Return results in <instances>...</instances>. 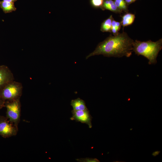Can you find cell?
<instances>
[{"label": "cell", "mask_w": 162, "mask_h": 162, "mask_svg": "<svg viewBox=\"0 0 162 162\" xmlns=\"http://www.w3.org/2000/svg\"><path fill=\"white\" fill-rule=\"evenodd\" d=\"M72 116L70 118L72 120H75L87 124L89 128H92L91 121L92 117L90 114L88 110H72Z\"/></svg>", "instance_id": "6"}, {"label": "cell", "mask_w": 162, "mask_h": 162, "mask_svg": "<svg viewBox=\"0 0 162 162\" xmlns=\"http://www.w3.org/2000/svg\"><path fill=\"white\" fill-rule=\"evenodd\" d=\"M135 18L134 14L130 13L126 14L122 17V21L121 22V25L125 27L131 24Z\"/></svg>", "instance_id": "11"}, {"label": "cell", "mask_w": 162, "mask_h": 162, "mask_svg": "<svg viewBox=\"0 0 162 162\" xmlns=\"http://www.w3.org/2000/svg\"><path fill=\"white\" fill-rule=\"evenodd\" d=\"M162 47V39L156 42L151 40L141 41L137 40L134 41L133 51L138 56L142 55L148 60L149 64L157 63V58Z\"/></svg>", "instance_id": "2"}, {"label": "cell", "mask_w": 162, "mask_h": 162, "mask_svg": "<svg viewBox=\"0 0 162 162\" xmlns=\"http://www.w3.org/2000/svg\"><path fill=\"white\" fill-rule=\"evenodd\" d=\"M114 1L117 2L123 6H127L124 0H114Z\"/></svg>", "instance_id": "17"}, {"label": "cell", "mask_w": 162, "mask_h": 162, "mask_svg": "<svg viewBox=\"0 0 162 162\" xmlns=\"http://www.w3.org/2000/svg\"><path fill=\"white\" fill-rule=\"evenodd\" d=\"M5 101L0 97V110L4 107Z\"/></svg>", "instance_id": "16"}, {"label": "cell", "mask_w": 162, "mask_h": 162, "mask_svg": "<svg viewBox=\"0 0 162 162\" xmlns=\"http://www.w3.org/2000/svg\"><path fill=\"white\" fill-rule=\"evenodd\" d=\"M113 18L111 15L102 23L100 29L101 31L111 32L112 22Z\"/></svg>", "instance_id": "12"}, {"label": "cell", "mask_w": 162, "mask_h": 162, "mask_svg": "<svg viewBox=\"0 0 162 162\" xmlns=\"http://www.w3.org/2000/svg\"><path fill=\"white\" fill-rule=\"evenodd\" d=\"M76 160L78 162H98L99 160L96 158H82L76 159Z\"/></svg>", "instance_id": "13"}, {"label": "cell", "mask_w": 162, "mask_h": 162, "mask_svg": "<svg viewBox=\"0 0 162 162\" xmlns=\"http://www.w3.org/2000/svg\"><path fill=\"white\" fill-rule=\"evenodd\" d=\"M4 107L7 109V117L11 122L18 127L21 116V105L20 99L5 101Z\"/></svg>", "instance_id": "4"}, {"label": "cell", "mask_w": 162, "mask_h": 162, "mask_svg": "<svg viewBox=\"0 0 162 162\" xmlns=\"http://www.w3.org/2000/svg\"><path fill=\"white\" fill-rule=\"evenodd\" d=\"M14 80L13 74L9 68L5 65H0V89Z\"/></svg>", "instance_id": "7"}, {"label": "cell", "mask_w": 162, "mask_h": 162, "mask_svg": "<svg viewBox=\"0 0 162 162\" xmlns=\"http://www.w3.org/2000/svg\"><path fill=\"white\" fill-rule=\"evenodd\" d=\"M22 90V86L20 83L13 81L0 89V97L5 101L20 99Z\"/></svg>", "instance_id": "3"}, {"label": "cell", "mask_w": 162, "mask_h": 162, "mask_svg": "<svg viewBox=\"0 0 162 162\" xmlns=\"http://www.w3.org/2000/svg\"><path fill=\"white\" fill-rule=\"evenodd\" d=\"M103 9H107L116 13H121L122 11L116 5L114 1L112 0L104 1L103 4L101 6Z\"/></svg>", "instance_id": "9"}, {"label": "cell", "mask_w": 162, "mask_h": 162, "mask_svg": "<svg viewBox=\"0 0 162 162\" xmlns=\"http://www.w3.org/2000/svg\"><path fill=\"white\" fill-rule=\"evenodd\" d=\"M14 3L3 1H0V6L5 13H9L16 10Z\"/></svg>", "instance_id": "10"}, {"label": "cell", "mask_w": 162, "mask_h": 162, "mask_svg": "<svg viewBox=\"0 0 162 162\" xmlns=\"http://www.w3.org/2000/svg\"><path fill=\"white\" fill-rule=\"evenodd\" d=\"M160 152V151H156L154 152L153 153L152 155L154 156H156L157 155H158L159 154Z\"/></svg>", "instance_id": "20"}, {"label": "cell", "mask_w": 162, "mask_h": 162, "mask_svg": "<svg viewBox=\"0 0 162 162\" xmlns=\"http://www.w3.org/2000/svg\"><path fill=\"white\" fill-rule=\"evenodd\" d=\"M121 22H116V27L117 30L118 31L120 30L121 28Z\"/></svg>", "instance_id": "18"}, {"label": "cell", "mask_w": 162, "mask_h": 162, "mask_svg": "<svg viewBox=\"0 0 162 162\" xmlns=\"http://www.w3.org/2000/svg\"><path fill=\"white\" fill-rule=\"evenodd\" d=\"M116 22L113 18L112 20L111 31L114 36L117 35L118 33L116 27Z\"/></svg>", "instance_id": "15"}, {"label": "cell", "mask_w": 162, "mask_h": 162, "mask_svg": "<svg viewBox=\"0 0 162 162\" xmlns=\"http://www.w3.org/2000/svg\"><path fill=\"white\" fill-rule=\"evenodd\" d=\"M18 131V127L11 122L7 117L0 116V135L4 138L16 136Z\"/></svg>", "instance_id": "5"}, {"label": "cell", "mask_w": 162, "mask_h": 162, "mask_svg": "<svg viewBox=\"0 0 162 162\" xmlns=\"http://www.w3.org/2000/svg\"><path fill=\"white\" fill-rule=\"evenodd\" d=\"M104 0H91V3L94 7H101L103 3Z\"/></svg>", "instance_id": "14"}, {"label": "cell", "mask_w": 162, "mask_h": 162, "mask_svg": "<svg viewBox=\"0 0 162 162\" xmlns=\"http://www.w3.org/2000/svg\"><path fill=\"white\" fill-rule=\"evenodd\" d=\"M136 0H134V2Z\"/></svg>", "instance_id": "22"}, {"label": "cell", "mask_w": 162, "mask_h": 162, "mask_svg": "<svg viewBox=\"0 0 162 162\" xmlns=\"http://www.w3.org/2000/svg\"><path fill=\"white\" fill-rule=\"evenodd\" d=\"M134 41L125 32L118 33L116 36L111 34L103 42L100 43L95 50L87 56L86 59L92 56L100 55L107 57H130L133 52Z\"/></svg>", "instance_id": "1"}, {"label": "cell", "mask_w": 162, "mask_h": 162, "mask_svg": "<svg viewBox=\"0 0 162 162\" xmlns=\"http://www.w3.org/2000/svg\"><path fill=\"white\" fill-rule=\"evenodd\" d=\"M124 1L127 4H130L134 2V0H124Z\"/></svg>", "instance_id": "19"}, {"label": "cell", "mask_w": 162, "mask_h": 162, "mask_svg": "<svg viewBox=\"0 0 162 162\" xmlns=\"http://www.w3.org/2000/svg\"><path fill=\"white\" fill-rule=\"evenodd\" d=\"M70 105L74 110H88L86 106L85 101L80 98L72 100Z\"/></svg>", "instance_id": "8"}, {"label": "cell", "mask_w": 162, "mask_h": 162, "mask_svg": "<svg viewBox=\"0 0 162 162\" xmlns=\"http://www.w3.org/2000/svg\"><path fill=\"white\" fill-rule=\"evenodd\" d=\"M4 1L8 2H9L14 3L17 1V0H3Z\"/></svg>", "instance_id": "21"}]
</instances>
